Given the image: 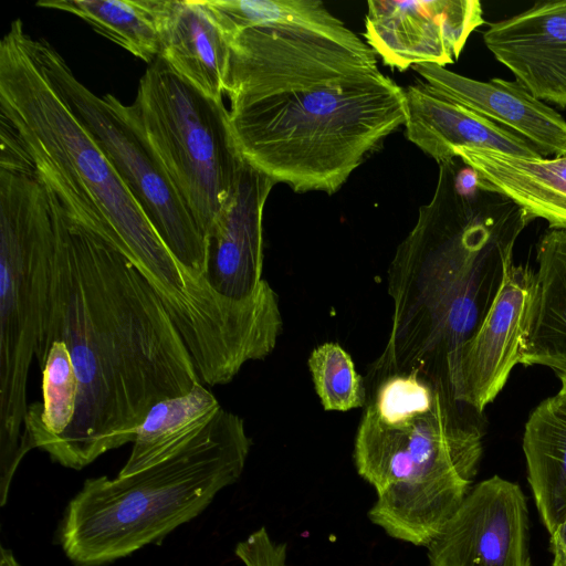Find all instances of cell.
Instances as JSON below:
<instances>
[{
    "label": "cell",
    "instance_id": "e0dca14e",
    "mask_svg": "<svg viewBox=\"0 0 566 566\" xmlns=\"http://www.w3.org/2000/svg\"><path fill=\"white\" fill-rule=\"evenodd\" d=\"M453 156L534 220L544 219L549 230H566V155L530 158L491 149L459 148Z\"/></svg>",
    "mask_w": 566,
    "mask_h": 566
},
{
    "label": "cell",
    "instance_id": "d6986e66",
    "mask_svg": "<svg viewBox=\"0 0 566 566\" xmlns=\"http://www.w3.org/2000/svg\"><path fill=\"white\" fill-rule=\"evenodd\" d=\"M536 308L524 366L566 374V230L546 231L536 248Z\"/></svg>",
    "mask_w": 566,
    "mask_h": 566
},
{
    "label": "cell",
    "instance_id": "603a6c76",
    "mask_svg": "<svg viewBox=\"0 0 566 566\" xmlns=\"http://www.w3.org/2000/svg\"><path fill=\"white\" fill-rule=\"evenodd\" d=\"M42 371V402L29 405L23 437L29 450L42 451L70 427L76 410L78 381L65 343L50 345Z\"/></svg>",
    "mask_w": 566,
    "mask_h": 566
},
{
    "label": "cell",
    "instance_id": "6da1fadb",
    "mask_svg": "<svg viewBox=\"0 0 566 566\" xmlns=\"http://www.w3.org/2000/svg\"><path fill=\"white\" fill-rule=\"evenodd\" d=\"M226 41L235 144L274 184L333 195L407 122L406 91L358 34L271 24Z\"/></svg>",
    "mask_w": 566,
    "mask_h": 566
},
{
    "label": "cell",
    "instance_id": "83f0119b",
    "mask_svg": "<svg viewBox=\"0 0 566 566\" xmlns=\"http://www.w3.org/2000/svg\"><path fill=\"white\" fill-rule=\"evenodd\" d=\"M557 377L560 381V388L553 397L562 407L566 408V374Z\"/></svg>",
    "mask_w": 566,
    "mask_h": 566
},
{
    "label": "cell",
    "instance_id": "8fae6325",
    "mask_svg": "<svg viewBox=\"0 0 566 566\" xmlns=\"http://www.w3.org/2000/svg\"><path fill=\"white\" fill-rule=\"evenodd\" d=\"M366 43L400 72L454 63L471 33L485 23L479 0H369Z\"/></svg>",
    "mask_w": 566,
    "mask_h": 566
},
{
    "label": "cell",
    "instance_id": "52a82bcc",
    "mask_svg": "<svg viewBox=\"0 0 566 566\" xmlns=\"http://www.w3.org/2000/svg\"><path fill=\"white\" fill-rule=\"evenodd\" d=\"M123 112L208 241L243 163L223 99L206 95L158 56Z\"/></svg>",
    "mask_w": 566,
    "mask_h": 566
},
{
    "label": "cell",
    "instance_id": "cb8c5ba5",
    "mask_svg": "<svg viewBox=\"0 0 566 566\" xmlns=\"http://www.w3.org/2000/svg\"><path fill=\"white\" fill-rule=\"evenodd\" d=\"M307 363L316 394L326 411H348L365 405L363 378L340 345H319L312 350Z\"/></svg>",
    "mask_w": 566,
    "mask_h": 566
},
{
    "label": "cell",
    "instance_id": "ac0fdd59",
    "mask_svg": "<svg viewBox=\"0 0 566 566\" xmlns=\"http://www.w3.org/2000/svg\"><path fill=\"white\" fill-rule=\"evenodd\" d=\"M522 448L535 505L549 534L566 515V408L553 396L528 416Z\"/></svg>",
    "mask_w": 566,
    "mask_h": 566
},
{
    "label": "cell",
    "instance_id": "ffe728a7",
    "mask_svg": "<svg viewBox=\"0 0 566 566\" xmlns=\"http://www.w3.org/2000/svg\"><path fill=\"white\" fill-rule=\"evenodd\" d=\"M221 407L202 382L185 395L157 402L138 427L118 475L137 473L179 452L205 430Z\"/></svg>",
    "mask_w": 566,
    "mask_h": 566
},
{
    "label": "cell",
    "instance_id": "4fadbf2b",
    "mask_svg": "<svg viewBox=\"0 0 566 566\" xmlns=\"http://www.w3.org/2000/svg\"><path fill=\"white\" fill-rule=\"evenodd\" d=\"M483 41L534 97L566 108V0L537 1L494 21Z\"/></svg>",
    "mask_w": 566,
    "mask_h": 566
},
{
    "label": "cell",
    "instance_id": "2e32d148",
    "mask_svg": "<svg viewBox=\"0 0 566 566\" xmlns=\"http://www.w3.org/2000/svg\"><path fill=\"white\" fill-rule=\"evenodd\" d=\"M159 57L206 95L223 99L229 46L202 0H161Z\"/></svg>",
    "mask_w": 566,
    "mask_h": 566
},
{
    "label": "cell",
    "instance_id": "5b68a950",
    "mask_svg": "<svg viewBox=\"0 0 566 566\" xmlns=\"http://www.w3.org/2000/svg\"><path fill=\"white\" fill-rule=\"evenodd\" d=\"M251 446L243 419L221 407L166 460L126 476L87 479L65 510L64 553L78 566H98L159 542L239 480Z\"/></svg>",
    "mask_w": 566,
    "mask_h": 566
},
{
    "label": "cell",
    "instance_id": "30bf717a",
    "mask_svg": "<svg viewBox=\"0 0 566 566\" xmlns=\"http://www.w3.org/2000/svg\"><path fill=\"white\" fill-rule=\"evenodd\" d=\"M427 548L429 566H531L521 486L496 474L474 484Z\"/></svg>",
    "mask_w": 566,
    "mask_h": 566
},
{
    "label": "cell",
    "instance_id": "d4e9b609",
    "mask_svg": "<svg viewBox=\"0 0 566 566\" xmlns=\"http://www.w3.org/2000/svg\"><path fill=\"white\" fill-rule=\"evenodd\" d=\"M234 553L245 566H289L286 544L273 542L265 527L239 542Z\"/></svg>",
    "mask_w": 566,
    "mask_h": 566
},
{
    "label": "cell",
    "instance_id": "5bb4252c",
    "mask_svg": "<svg viewBox=\"0 0 566 566\" xmlns=\"http://www.w3.org/2000/svg\"><path fill=\"white\" fill-rule=\"evenodd\" d=\"M412 69L430 91L509 129L543 157L566 155V119L515 80L483 82L433 64Z\"/></svg>",
    "mask_w": 566,
    "mask_h": 566
},
{
    "label": "cell",
    "instance_id": "7a4b0ae2",
    "mask_svg": "<svg viewBox=\"0 0 566 566\" xmlns=\"http://www.w3.org/2000/svg\"><path fill=\"white\" fill-rule=\"evenodd\" d=\"M46 191L54 249L45 350L65 343L78 396L70 427L45 452L81 470L133 442L153 406L201 380L178 328L127 256Z\"/></svg>",
    "mask_w": 566,
    "mask_h": 566
},
{
    "label": "cell",
    "instance_id": "9c48e42d",
    "mask_svg": "<svg viewBox=\"0 0 566 566\" xmlns=\"http://www.w3.org/2000/svg\"><path fill=\"white\" fill-rule=\"evenodd\" d=\"M536 271L514 264L475 333L450 357L446 385L452 397L482 413L505 387L526 353L536 308Z\"/></svg>",
    "mask_w": 566,
    "mask_h": 566
},
{
    "label": "cell",
    "instance_id": "9a60e30c",
    "mask_svg": "<svg viewBox=\"0 0 566 566\" xmlns=\"http://www.w3.org/2000/svg\"><path fill=\"white\" fill-rule=\"evenodd\" d=\"M409 142L438 165L454 159L459 148L491 149L510 155L543 157L509 129L430 91L423 82L406 90Z\"/></svg>",
    "mask_w": 566,
    "mask_h": 566
},
{
    "label": "cell",
    "instance_id": "484cf974",
    "mask_svg": "<svg viewBox=\"0 0 566 566\" xmlns=\"http://www.w3.org/2000/svg\"><path fill=\"white\" fill-rule=\"evenodd\" d=\"M549 551L553 555L552 566H566V515L549 533Z\"/></svg>",
    "mask_w": 566,
    "mask_h": 566
},
{
    "label": "cell",
    "instance_id": "7c38bea8",
    "mask_svg": "<svg viewBox=\"0 0 566 566\" xmlns=\"http://www.w3.org/2000/svg\"><path fill=\"white\" fill-rule=\"evenodd\" d=\"M274 185L243 160L234 190L208 235L207 279L232 301L279 304L262 279L263 210Z\"/></svg>",
    "mask_w": 566,
    "mask_h": 566
},
{
    "label": "cell",
    "instance_id": "277c9868",
    "mask_svg": "<svg viewBox=\"0 0 566 566\" xmlns=\"http://www.w3.org/2000/svg\"><path fill=\"white\" fill-rule=\"evenodd\" d=\"M368 385L354 443L356 470L377 492L368 517L389 536L427 547L473 486L482 428L442 382L418 371Z\"/></svg>",
    "mask_w": 566,
    "mask_h": 566
},
{
    "label": "cell",
    "instance_id": "44dd1931",
    "mask_svg": "<svg viewBox=\"0 0 566 566\" xmlns=\"http://www.w3.org/2000/svg\"><path fill=\"white\" fill-rule=\"evenodd\" d=\"M161 0H41L36 7L72 13L94 31L150 64L159 56Z\"/></svg>",
    "mask_w": 566,
    "mask_h": 566
},
{
    "label": "cell",
    "instance_id": "ba28073f",
    "mask_svg": "<svg viewBox=\"0 0 566 566\" xmlns=\"http://www.w3.org/2000/svg\"><path fill=\"white\" fill-rule=\"evenodd\" d=\"M44 65L71 109L114 165L134 198L176 258L207 277L208 241L160 164L112 94L98 96L73 73L64 57L38 38Z\"/></svg>",
    "mask_w": 566,
    "mask_h": 566
},
{
    "label": "cell",
    "instance_id": "8992f818",
    "mask_svg": "<svg viewBox=\"0 0 566 566\" xmlns=\"http://www.w3.org/2000/svg\"><path fill=\"white\" fill-rule=\"evenodd\" d=\"M54 232L49 195L29 167L0 163V495L30 451L23 437L33 357L46 359Z\"/></svg>",
    "mask_w": 566,
    "mask_h": 566
},
{
    "label": "cell",
    "instance_id": "7402d4cb",
    "mask_svg": "<svg viewBox=\"0 0 566 566\" xmlns=\"http://www.w3.org/2000/svg\"><path fill=\"white\" fill-rule=\"evenodd\" d=\"M224 39L248 28L271 24L301 25L350 38L356 33L319 0H202Z\"/></svg>",
    "mask_w": 566,
    "mask_h": 566
},
{
    "label": "cell",
    "instance_id": "3957f363",
    "mask_svg": "<svg viewBox=\"0 0 566 566\" xmlns=\"http://www.w3.org/2000/svg\"><path fill=\"white\" fill-rule=\"evenodd\" d=\"M532 221L460 159L439 164L433 196L388 269L391 327L368 381L418 371L447 387L448 360L481 325Z\"/></svg>",
    "mask_w": 566,
    "mask_h": 566
},
{
    "label": "cell",
    "instance_id": "4316f807",
    "mask_svg": "<svg viewBox=\"0 0 566 566\" xmlns=\"http://www.w3.org/2000/svg\"><path fill=\"white\" fill-rule=\"evenodd\" d=\"M0 566H20L13 553L4 547L0 549Z\"/></svg>",
    "mask_w": 566,
    "mask_h": 566
}]
</instances>
